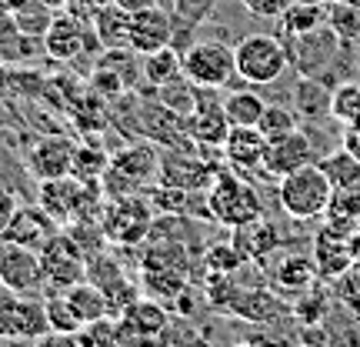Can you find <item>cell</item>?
Wrapping results in <instances>:
<instances>
[{
  "label": "cell",
  "instance_id": "29",
  "mask_svg": "<svg viewBox=\"0 0 360 347\" xmlns=\"http://www.w3.org/2000/svg\"><path fill=\"white\" fill-rule=\"evenodd\" d=\"M110 164H114L117 170H124L127 177H134L137 184H143L150 174L160 170V160H157V154H154V147H150V144H134V147H127V151H120Z\"/></svg>",
  "mask_w": 360,
  "mask_h": 347
},
{
  "label": "cell",
  "instance_id": "39",
  "mask_svg": "<svg viewBox=\"0 0 360 347\" xmlns=\"http://www.w3.org/2000/svg\"><path fill=\"white\" fill-rule=\"evenodd\" d=\"M204 260H207V267H210V274H214V277H231L240 264H247V260L237 254V247H233V244H214L210 251H207Z\"/></svg>",
  "mask_w": 360,
  "mask_h": 347
},
{
  "label": "cell",
  "instance_id": "52",
  "mask_svg": "<svg viewBox=\"0 0 360 347\" xmlns=\"http://www.w3.org/2000/svg\"><path fill=\"white\" fill-rule=\"evenodd\" d=\"M240 347H257V344H240Z\"/></svg>",
  "mask_w": 360,
  "mask_h": 347
},
{
  "label": "cell",
  "instance_id": "12",
  "mask_svg": "<svg viewBox=\"0 0 360 347\" xmlns=\"http://www.w3.org/2000/svg\"><path fill=\"white\" fill-rule=\"evenodd\" d=\"M103 231L110 241L117 244H141L147 234L154 231L150 224V207L143 204L141 197H120V201H110L107 207V217H103Z\"/></svg>",
  "mask_w": 360,
  "mask_h": 347
},
{
  "label": "cell",
  "instance_id": "25",
  "mask_svg": "<svg viewBox=\"0 0 360 347\" xmlns=\"http://www.w3.org/2000/svg\"><path fill=\"white\" fill-rule=\"evenodd\" d=\"M64 294L70 297V304H74V310L80 314L84 327H87V324H101V321H107V317H110V308H107V294H103L97 284L80 281V284H74V287H67Z\"/></svg>",
  "mask_w": 360,
  "mask_h": 347
},
{
  "label": "cell",
  "instance_id": "48",
  "mask_svg": "<svg viewBox=\"0 0 360 347\" xmlns=\"http://www.w3.org/2000/svg\"><path fill=\"white\" fill-rule=\"evenodd\" d=\"M177 347H210V344H207V341H200V337H191L187 344H177Z\"/></svg>",
  "mask_w": 360,
  "mask_h": 347
},
{
  "label": "cell",
  "instance_id": "47",
  "mask_svg": "<svg viewBox=\"0 0 360 347\" xmlns=\"http://www.w3.org/2000/svg\"><path fill=\"white\" fill-rule=\"evenodd\" d=\"M350 251H354V267H360V231L350 237Z\"/></svg>",
  "mask_w": 360,
  "mask_h": 347
},
{
  "label": "cell",
  "instance_id": "1",
  "mask_svg": "<svg viewBox=\"0 0 360 347\" xmlns=\"http://www.w3.org/2000/svg\"><path fill=\"white\" fill-rule=\"evenodd\" d=\"M281 40L287 47V61H290L297 77H321L330 87H337V61H344L354 47V44H344L327 24L317 30H307V34H283Z\"/></svg>",
  "mask_w": 360,
  "mask_h": 347
},
{
  "label": "cell",
  "instance_id": "14",
  "mask_svg": "<svg viewBox=\"0 0 360 347\" xmlns=\"http://www.w3.org/2000/svg\"><path fill=\"white\" fill-rule=\"evenodd\" d=\"M57 234H60V224H57L44 207L40 204H20L17 207V214H13V220H11V227L4 231L0 241L30 247V251H44Z\"/></svg>",
  "mask_w": 360,
  "mask_h": 347
},
{
  "label": "cell",
  "instance_id": "16",
  "mask_svg": "<svg viewBox=\"0 0 360 347\" xmlns=\"http://www.w3.org/2000/svg\"><path fill=\"white\" fill-rule=\"evenodd\" d=\"M220 310H227V314L250 324H277L281 317L294 314V308L287 301H281L274 291H240V287H233L227 304Z\"/></svg>",
  "mask_w": 360,
  "mask_h": 347
},
{
  "label": "cell",
  "instance_id": "41",
  "mask_svg": "<svg viewBox=\"0 0 360 347\" xmlns=\"http://www.w3.org/2000/svg\"><path fill=\"white\" fill-rule=\"evenodd\" d=\"M150 204L160 210V214H184L187 210V191L184 187H174V184H157L154 187V197H150Z\"/></svg>",
  "mask_w": 360,
  "mask_h": 347
},
{
  "label": "cell",
  "instance_id": "38",
  "mask_svg": "<svg viewBox=\"0 0 360 347\" xmlns=\"http://www.w3.org/2000/svg\"><path fill=\"white\" fill-rule=\"evenodd\" d=\"M107 168H110V160H107V154H103V151H94V147H87V144H80V147H77L74 177H80V180H101L103 174H107Z\"/></svg>",
  "mask_w": 360,
  "mask_h": 347
},
{
  "label": "cell",
  "instance_id": "6",
  "mask_svg": "<svg viewBox=\"0 0 360 347\" xmlns=\"http://www.w3.org/2000/svg\"><path fill=\"white\" fill-rule=\"evenodd\" d=\"M180 70L197 87L220 90L237 77V57H233V47L220 40H197L180 51Z\"/></svg>",
  "mask_w": 360,
  "mask_h": 347
},
{
  "label": "cell",
  "instance_id": "37",
  "mask_svg": "<svg viewBox=\"0 0 360 347\" xmlns=\"http://www.w3.org/2000/svg\"><path fill=\"white\" fill-rule=\"evenodd\" d=\"M257 127L267 141H277V137H283V134H290V130L300 127V114L290 111V107H281V103H267L257 120Z\"/></svg>",
  "mask_w": 360,
  "mask_h": 347
},
{
  "label": "cell",
  "instance_id": "10",
  "mask_svg": "<svg viewBox=\"0 0 360 347\" xmlns=\"http://www.w3.org/2000/svg\"><path fill=\"white\" fill-rule=\"evenodd\" d=\"M44 47H47V53L57 57V61H74L80 53L101 47V40H97V30H94V27L84 24V17L67 11V13H57L53 24L47 27Z\"/></svg>",
  "mask_w": 360,
  "mask_h": 347
},
{
  "label": "cell",
  "instance_id": "19",
  "mask_svg": "<svg viewBox=\"0 0 360 347\" xmlns=\"http://www.w3.org/2000/svg\"><path fill=\"white\" fill-rule=\"evenodd\" d=\"M264 154H267V137L260 127H231L224 141V160L237 174H264Z\"/></svg>",
  "mask_w": 360,
  "mask_h": 347
},
{
  "label": "cell",
  "instance_id": "28",
  "mask_svg": "<svg viewBox=\"0 0 360 347\" xmlns=\"http://www.w3.org/2000/svg\"><path fill=\"white\" fill-rule=\"evenodd\" d=\"M327 24V4H300L290 0V7L281 13V37L283 34H307Z\"/></svg>",
  "mask_w": 360,
  "mask_h": 347
},
{
  "label": "cell",
  "instance_id": "46",
  "mask_svg": "<svg viewBox=\"0 0 360 347\" xmlns=\"http://www.w3.org/2000/svg\"><path fill=\"white\" fill-rule=\"evenodd\" d=\"M114 4H120L127 13H137V11H143V7H154V4H160V0H114Z\"/></svg>",
  "mask_w": 360,
  "mask_h": 347
},
{
  "label": "cell",
  "instance_id": "27",
  "mask_svg": "<svg viewBox=\"0 0 360 347\" xmlns=\"http://www.w3.org/2000/svg\"><path fill=\"white\" fill-rule=\"evenodd\" d=\"M264 107H267V101L257 97L254 90H233L224 97V114L231 120V127H257Z\"/></svg>",
  "mask_w": 360,
  "mask_h": 347
},
{
  "label": "cell",
  "instance_id": "40",
  "mask_svg": "<svg viewBox=\"0 0 360 347\" xmlns=\"http://www.w3.org/2000/svg\"><path fill=\"white\" fill-rule=\"evenodd\" d=\"M334 297L360 321V267H350L344 277L334 281Z\"/></svg>",
  "mask_w": 360,
  "mask_h": 347
},
{
  "label": "cell",
  "instance_id": "17",
  "mask_svg": "<svg viewBox=\"0 0 360 347\" xmlns=\"http://www.w3.org/2000/svg\"><path fill=\"white\" fill-rule=\"evenodd\" d=\"M314 267H317V277L327 284H334L337 277H344L350 267H354V251H350V237L347 234L330 231L327 224H321V231L314 237Z\"/></svg>",
  "mask_w": 360,
  "mask_h": 347
},
{
  "label": "cell",
  "instance_id": "24",
  "mask_svg": "<svg viewBox=\"0 0 360 347\" xmlns=\"http://www.w3.org/2000/svg\"><path fill=\"white\" fill-rule=\"evenodd\" d=\"M330 94L334 87L323 84L321 77H297L294 87V111L304 120H321V117H330Z\"/></svg>",
  "mask_w": 360,
  "mask_h": 347
},
{
  "label": "cell",
  "instance_id": "43",
  "mask_svg": "<svg viewBox=\"0 0 360 347\" xmlns=\"http://www.w3.org/2000/svg\"><path fill=\"white\" fill-rule=\"evenodd\" d=\"M17 207H20V197H17V191H11V187H4V184H0V237H4V231L11 227L13 214H17Z\"/></svg>",
  "mask_w": 360,
  "mask_h": 347
},
{
  "label": "cell",
  "instance_id": "49",
  "mask_svg": "<svg viewBox=\"0 0 360 347\" xmlns=\"http://www.w3.org/2000/svg\"><path fill=\"white\" fill-rule=\"evenodd\" d=\"M300 4H330V0H300Z\"/></svg>",
  "mask_w": 360,
  "mask_h": 347
},
{
  "label": "cell",
  "instance_id": "21",
  "mask_svg": "<svg viewBox=\"0 0 360 347\" xmlns=\"http://www.w3.org/2000/svg\"><path fill=\"white\" fill-rule=\"evenodd\" d=\"M231 134V120L224 114V101H207L200 97V87H197V114L191 117V137L200 144H210V147H224Z\"/></svg>",
  "mask_w": 360,
  "mask_h": 347
},
{
  "label": "cell",
  "instance_id": "35",
  "mask_svg": "<svg viewBox=\"0 0 360 347\" xmlns=\"http://www.w3.org/2000/svg\"><path fill=\"white\" fill-rule=\"evenodd\" d=\"M47 301V317H51V331H60V334H80V314L74 310L70 304V297L64 291H51V297H44Z\"/></svg>",
  "mask_w": 360,
  "mask_h": 347
},
{
  "label": "cell",
  "instance_id": "51",
  "mask_svg": "<svg viewBox=\"0 0 360 347\" xmlns=\"http://www.w3.org/2000/svg\"><path fill=\"white\" fill-rule=\"evenodd\" d=\"M290 347H317V344H290Z\"/></svg>",
  "mask_w": 360,
  "mask_h": 347
},
{
  "label": "cell",
  "instance_id": "22",
  "mask_svg": "<svg viewBox=\"0 0 360 347\" xmlns=\"http://www.w3.org/2000/svg\"><path fill=\"white\" fill-rule=\"evenodd\" d=\"M217 177V168H207L204 160H197L191 154H177L167 160H160V180L164 184H174V187H184V191H197V187H210Z\"/></svg>",
  "mask_w": 360,
  "mask_h": 347
},
{
  "label": "cell",
  "instance_id": "4",
  "mask_svg": "<svg viewBox=\"0 0 360 347\" xmlns=\"http://www.w3.org/2000/svg\"><path fill=\"white\" fill-rule=\"evenodd\" d=\"M207 210H210V217L217 220V224L231 227V231L264 214L260 197L250 187V180L231 168L217 170V177L210 184V194H207Z\"/></svg>",
  "mask_w": 360,
  "mask_h": 347
},
{
  "label": "cell",
  "instance_id": "5",
  "mask_svg": "<svg viewBox=\"0 0 360 347\" xmlns=\"http://www.w3.org/2000/svg\"><path fill=\"white\" fill-rule=\"evenodd\" d=\"M237 57V77L250 84V87H267L287 74V47L281 37H270V34H250L233 47Z\"/></svg>",
  "mask_w": 360,
  "mask_h": 347
},
{
  "label": "cell",
  "instance_id": "9",
  "mask_svg": "<svg viewBox=\"0 0 360 347\" xmlns=\"http://www.w3.org/2000/svg\"><path fill=\"white\" fill-rule=\"evenodd\" d=\"M44 260V274H47V287L51 291H67L74 284L87 281V258L84 251L74 244V237L67 231H60L51 244L40 251Z\"/></svg>",
  "mask_w": 360,
  "mask_h": 347
},
{
  "label": "cell",
  "instance_id": "18",
  "mask_svg": "<svg viewBox=\"0 0 360 347\" xmlns=\"http://www.w3.org/2000/svg\"><path fill=\"white\" fill-rule=\"evenodd\" d=\"M77 147H80V144H74L70 137H60V134L44 137V141L30 151V157H27V170H30L37 180L67 177V174H74Z\"/></svg>",
  "mask_w": 360,
  "mask_h": 347
},
{
  "label": "cell",
  "instance_id": "42",
  "mask_svg": "<svg viewBox=\"0 0 360 347\" xmlns=\"http://www.w3.org/2000/svg\"><path fill=\"white\" fill-rule=\"evenodd\" d=\"M254 17H264V20H281V13L290 7V0H240Z\"/></svg>",
  "mask_w": 360,
  "mask_h": 347
},
{
  "label": "cell",
  "instance_id": "45",
  "mask_svg": "<svg viewBox=\"0 0 360 347\" xmlns=\"http://www.w3.org/2000/svg\"><path fill=\"white\" fill-rule=\"evenodd\" d=\"M344 147L360 160V120L357 124H344Z\"/></svg>",
  "mask_w": 360,
  "mask_h": 347
},
{
  "label": "cell",
  "instance_id": "50",
  "mask_svg": "<svg viewBox=\"0 0 360 347\" xmlns=\"http://www.w3.org/2000/svg\"><path fill=\"white\" fill-rule=\"evenodd\" d=\"M344 4H354V7H360V0H344Z\"/></svg>",
  "mask_w": 360,
  "mask_h": 347
},
{
  "label": "cell",
  "instance_id": "33",
  "mask_svg": "<svg viewBox=\"0 0 360 347\" xmlns=\"http://www.w3.org/2000/svg\"><path fill=\"white\" fill-rule=\"evenodd\" d=\"M120 321H124L127 331H137V334H160L167 327V314H164V308H157L150 301H137Z\"/></svg>",
  "mask_w": 360,
  "mask_h": 347
},
{
  "label": "cell",
  "instance_id": "23",
  "mask_svg": "<svg viewBox=\"0 0 360 347\" xmlns=\"http://www.w3.org/2000/svg\"><path fill=\"white\" fill-rule=\"evenodd\" d=\"M90 20H94V30H97V40H101L103 51H120V47L130 51V13L120 4L97 7Z\"/></svg>",
  "mask_w": 360,
  "mask_h": 347
},
{
  "label": "cell",
  "instance_id": "15",
  "mask_svg": "<svg viewBox=\"0 0 360 347\" xmlns=\"http://www.w3.org/2000/svg\"><path fill=\"white\" fill-rule=\"evenodd\" d=\"M317 157H314V144L304 130L297 127L290 134H283L277 141H267V154H264V177H274L281 180L287 174H294V170L307 168L314 164Z\"/></svg>",
  "mask_w": 360,
  "mask_h": 347
},
{
  "label": "cell",
  "instance_id": "34",
  "mask_svg": "<svg viewBox=\"0 0 360 347\" xmlns=\"http://www.w3.org/2000/svg\"><path fill=\"white\" fill-rule=\"evenodd\" d=\"M323 168V174L330 177V184L337 187H350V184H357L360 180V160L354 154H350L347 147H340V151H334V154H327L323 160H317Z\"/></svg>",
  "mask_w": 360,
  "mask_h": 347
},
{
  "label": "cell",
  "instance_id": "44",
  "mask_svg": "<svg viewBox=\"0 0 360 347\" xmlns=\"http://www.w3.org/2000/svg\"><path fill=\"white\" fill-rule=\"evenodd\" d=\"M37 347H84L77 341V334H60V331H51L37 341Z\"/></svg>",
  "mask_w": 360,
  "mask_h": 347
},
{
  "label": "cell",
  "instance_id": "36",
  "mask_svg": "<svg viewBox=\"0 0 360 347\" xmlns=\"http://www.w3.org/2000/svg\"><path fill=\"white\" fill-rule=\"evenodd\" d=\"M217 0H170V17H174V30L180 34H193V27H200L210 17Z\"/></svg>",
  "mask_w": 360,
  "mask_h": 347
},
{
  "label": "cell",
  "instance_id": "20",
  "mask_svg": "<svg viewBox=\"0 0 360 347\" xmlns=\"http://www.w3.org/2000/svg\"><path fill=\"white\" fill-rule=\"evenodd\" d=\"M233 247H237V254L250 264V260H257V264H264V260L281 247V231L270 224L264 214L254 220H247V224H240V227H233Z\"/></svg>",
  "mask_w": 360,
  "mask_h": 347
},
{
  "label": "cell",
  "instance_id": "3",
  "mask_svg": "<svg viewBox=\"0 0 360 347\" xmlns=\"http://www.w3.org/2000/svg\"><path fill=\"white\" fill-rule=\"evenodd\" d=\"M101 180H80L74 174L53 180H40L37 187V204L51 214L60 227L74 224V220L97 217L101 207Z\"/></svg>",
  "mask_w": 360,
  "mask_h": 347
},
{
  "label": "cell",
  "instance_id": "8",
  "mask_svg": "<svg viewBox=\"0 0 360 347\" xmlns=\"http://www.w3.org/2000/svg\"><path fill=\"white\" fill-rule=\"evenodd\" d=\"M0 287L17 291V294H34L44 297L47 291V274H44V260L40 251L20 244H7L0 247Z\"/></svg>",
  "mask_w": 360,
  "mask_h": 347
},
{
  "label": "cell",
  "instance_id": "31",
  "mask_svg": "<svg viewBox=\"0 0 360 347\" xmlns=\"http://www.w3.org/2000/svg\"><path fill=\"white\" fill-rule=\"evenodd\" d=\"M327 27H330L344 44H357L360 40V7L344 4V0H330V4H327Z\"/></svg>",
  "mask_w": 360,
  "mask_h": 347
},
{
  "label": "cell",
  "instance_id": "30",
  "mask_svg": "<svg viewBox=\"0 0 360 347\" xmlns=\"http://www.w3.org/2000/svg\"><path fill=\"white\" fill-rule=\"evenodd\" d=\"M180 51L177 47H164V51H154V53H143L141 61V77L150 80L154 87H164L167 80L180 77Z\"/></svg>",
  "mask_w": 360,
  "mask_h": 347
},
{
  "label": "cell",
  "instance_id": "32",
  "mask_svg": "<svg viewBox=\"0 0 360 347\" xmlns=\"http://www.w3.org/2000/svg\"><path fill=\"white\" fill-rule=\"evenodd\" d=\"M330 117L340 124H357L360 120V80H340L330 94Z\"/></svg>",
  "mask_w": 360,
  "mask_h": 347
},
{
  "label": "cell",
  "instance_id": "53",
  "mask_svg": "<svg viewBox=\"0 0 360 347\" xmlns=\"http://www.w3.org/2000/svg\"><path fill=\"white\" fill-rule=\"evenodd\" d=\"M160 4H170V0H160Z\"/></svg>",
  "mask_w": 360,
  "mask_h": 347
},
{
  "label": "cell",
  "instance_id": "11",
  "mask_svg": "<svg viewBox=\"0 0 360 347\" xmlns=\"http://www.w3.org/2000/svg\"><path fill=\"white\" fill-rule=\"evenodd\" d=\"M264 270L270 274V284L281 291V294H294L300 297L304 291H310L314 284L321 281L317 277V267H314V258L310 254H300V251H274L267 260H264Z\"/></svg>",
  "mask_w": 360,
  "mask_h": 347
},
{
  "label": "cell",
  "instance_id": "26",
  "mask_svg": "<svg viewBox=\"0 0 360 347\" xmlns=\"http://www.w3.org/2000/svg\"><path fill=\"white\" fill-rule=\"evenodd\" d=\"M157 101L164 103L174 117H180V120H191V117L197 114V84L180 74V77L167 80L164 87H157Z\"/></svg>",
  "mask_w": 360,
  "mask_h": 347
},
{
  "label": "cell",
  "instance_id": "13",
  "mask_svg": "<svg viewBox=\"0 0 360 347\" xmlns=\"http://www.w3.org/2000/svg\"><path fill=\"white\" fill-rule=\"evenodd\" d=\"M174 34H177L174 30V17L160 4L130 13V51L137 53V57L164 51V47H174Z\"/></svg>",
  "mask_w": 360,
  "mask_h": 347
},
{
  "label": "cell",
  "instance_id": "7",
  "mask_svg": "<svg viewBox=\"0 0 360 347\" xmlns=\"http://www.w3.org/2000/svg\"><path fill=\"white\" fill-rule=\"evenodd\" d=\"M44 334H51L47 301L4 287V294H0V341H40Z\"/></svg>",
  "mask_w": 360,
  "mask_h": 347
},
{
  "label": "cell",
  "instance_id": "2",
  "mask_svg": "<svg viewBox=\"0 0 360 347\" xmlns=\"http://www.w3.org/2000/svg\"><path fill=\"white\" fill-rule=\"evenodd\" d=\"M330 197H334V184L317 160L277 180V201H281V210L290 220L323 217L327 207H330Z\"/></svg>",
  "mask_w": 360,
  "mask_h": 347
}]
</instances>
